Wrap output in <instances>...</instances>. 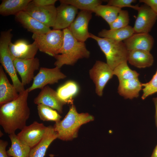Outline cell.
I'll return each mask as SVG.
<instances>
[{
    "instance_id": "1",
    "label": "cell",
    "mask_w": 157,
    "mask_h": 157,
    "mask_svg": "<svg viewBox=\"0 0 157 157\" xmlns=\"http://www.w3.org/2000/svg\"><path fill=\"white\" fill-rule=\"evenodd\" d=\"M29 93L27 89L15 99L0 106V124L6 133H15L26 126L30 114L27 102Z\"/></svg>"
},
{
    "instance_id": "2",
    "label": "cell",
    "mask_w": 157,
    "mask_h": 157,
    "mask_svg": "<svg viewBox=\"0 0 157 157\" xmlns=\"http://www.w3.org/2000/svg\"><path fill=\"white\" fill-rule=\"evenodd\" d=\"M64 41L59 53L54 57L56 67L60 69L64 65H74L80 59L88 58L90 52L84 42L78 41L72 35L68 28L63 30Z\"/></svg>"
},
{
    "instance_id": "3",
    "label": "cell",
    "mask_w": 157,
    "mask_h": 157,
    "mask_svg": "<svg viewBox=\"0 0 157 157\" xmlns=\"http://www.w3.org/2000/svg\"><path fill=\"white\" fill-rule=\"evenodd\" d=\"M94 119L93 116L88 113H78L75 106L72 105L65 118L56 122L53 127L58 138L69 140L76 137L81 125Z\"/></svg>"
},
{
    "instance_id": "4",
    "label": "cell",
    "mask_w": 157,
    "mask_h": 157,
    "mask_svg": "<svg viewBox=\"0 0 157 157\" xmlns=\"http://www.w3.org/2000/svg\"><path fill=\"white\" fill-rule=\"evenodd\" d=\"M90 38L97 42L104 54L106 63L113 70L121 63L127 61L129 51L123 42L102 38L90 33Z\"/></svg>"
},
{
    "instance_id": "5",
    "label": "cell",
    "mask_w": 157,
    "mask_h": 157,
    "mask_svg": "<svg viewBox=\"0 0 157 157\" xmlns=\"http://www.w3.org/2000/svg\"><path fill=\"white\" fill-rule=\"evenodd\" d=\"M11 29L1 32L0 36V61L2 66L10 78L19 93L25 90L24 86L19 79L14 64L15 58L10 51L9 45L13 37Z\"/></svg>"
},
{
    "instance_id": "6",
    "label": "cell",
    "mask_w": 157,
    "mask_h": 157,
    "mask_svg": "<svg viewBox=\"0 0 157 157\" xmlns=\"http://www.w3.org/2000/svg\"><path fill=\"white\" fill-rule=\"evenodd\" d=\"M64 37L63 30L54 29L44 34H33L32 36L40 51L54 57L59 53Z\"/></svg>"
},
{
    "instance_id": "7",
    "label": "cell",
    "mask_w": 157,
    "mask_h": 157,
    "mask_svg": "<svg viewBox=\"0 0 157 157\" xmlns=\"http://www.w3.org/2000/svg\"><path fill=\"white\" fill-rule=\"evenodd\" d=\"M89 74L95 85L96 93L99 96H102L104 88L114 75L113 70L106 63L97 60L90 70Z\"/></svg>"
},
{
    "instance_id": "8",
    "label": "cell",
    "mask_w": 157,
    "mask_h": 157,
    "mask_svg": "<svg viewBox=\"0 0 157 157\" xmlns=\"http://www.w3.org/2000/svg\"><path fill=\"white\" fill-rule=\"evenodd\" d=\"M66 77L57 67L53 68L41 67L34 76L32 85L27 89L29 92L35 89H41L48 84L58 83L60 80Z\"/></svg>"
},
{
    "instance_id": "9",
    "label": "cell",
    "mask_w": 157,
    "mask_h": 157,
    "mask_svg": "<svg viewBox=\"0 0 157 157\" xmlns=\"http://www.w3.org/2000/svg\"><path fill=\"white\" fill-rule=\"evenodd\" d=\"M47 128L43 124L35 121L25 126L17 135L22 142L31 148L42 140Z\"/></svg>"
},
{
    "instance_id": "10",
    "label": "cell",
    "mask_w": 157,
    "mask_h": 157,
    "mask_svg": "<svg viewBox=\"0 0 157 157\" xmlns=\"http://www.w3.org/2000/svg\"><path fill=\"white\" fill-rule=\"evenodd\" d=\"M24 11L47 27L53 26L57 13V8L54 5L39 6L32 1Z\"/></svg>"
},
{
    "instance_id": "11",
    "label": "cell",
    "mask_w": 157,
    "mask_h": 157,
    "mask_svg": "<svg viewBox=\"0 0 157 157\" xmlns=\"http://www.w3.org/2000/svg\"><path fill=\"white\" fill-rule=\"evenodd\" d=\"M133 27L135 33H149L157 19V15L147 5L139 7Z\"/></svg>"
},
{
    "instance_id": "12",
    "label": "cell",
    "mask_w": 157,
    "mask_h": 157,
    "mask_svg": "<svg viewBox=\"0 0 157 157\" xmlns=\"http://www.w3.org/2000/svg\"><path fill=\"white\" fill-rule=\"evenodd\" d=\"M92 13L90 11L81 10L68 28L73 36L78 41L85 42L90 38L88 26L92 18Z\"/></svg>"
},
{
    "instance_id": "13",
    "label": "cell",
    "mask_w": 157,
    "mask_h": 157,
    "mask_svg": "<svg viewBox=\"0 0 157 157\" xmlns=\"http://www.w3.org/2000/svg\"><path fill=\"white\" fill-rule=\"evenodd\" d=\"M13 62L23 85L29 84L33 79L35 71L39 69V59L37 58L28 59L15 58Z\"/></svg>"
},
{
    "instance_id": "14",
    "label": "cell",
    "mask_w": 157,
    "mask_h": 157,
    "mask_svg": "<svg viewBox=\"0 0 157 157\" xmlns=\"http://www.w3.org/2000/svg\"><path fill=\"white\" fill-rule=\"evenodd\" d=\"M57 8V13L53 29L68 28L73 22L78 9L71 5L60 3Z\"/></svg>"
},
{
    "instance_id": "15",
    "label": "cell",
    "mask_w": 157,
    "mask_h": 157,
    "mask_svg": "<svg viewBox=\"0 0 157 157\" xmlns=\"http://www.w3.org/2000/svg\"><path fill=\"white\" fill-rule=\"evenodd\" d=\"M10 51L15 58L28 59L35 58L38 50L35 41L29 44L24 40L20 39L9 45Z\"/></svg>"
},
{
    "instance_id": "16",
    "label": "cell",
    "mask_w": 157,
    "mask_h": 157,
    "mask_svg": "<svg viewBox=\"0 0 157 157\" xmlns=\"http://www.w3.org/2000/svg\"><path fill=\"white\" fill-rule=\"evenodd\" d=\"M129 51L142 50L150 52L153 47L154 39L149 33H134L124 40Z\"/></svg>"
},
{
    "instance_id": "17",
    "label": "cell",
    "mask_w": 157,
    "mask_h": 157,
    "mask_svg": "<svg viewBox=\"0 0 157 157\" xmlns=\"http://www.w3.org/2000/svg\"><path fill=\"white\" fill-rule=\"evenodd\" d=\"M34 103L36 104H43L55 109L59 113L63 112V104L59 99L56 91L47 85L41 90L34 99Z\"/></svg>"
},
{
    "instance_id": "18",
    "label": "cell",
    "mask_w": 157,
    "mask_h": 157,
    "mask_svg": "<svg viewBox=\"0 0 157 157\" xmlns=\"http://www.w3.org/2000/svg\"><path fill=\"white\" fill-rule=\"evenodd\" d=\"M16 19L28 31L33 34L47 33L51 30L43 24L33 18L25 11L15 15Z\"/></svg>"
},
{
    "instance_id": "19",
    "label": "cell",
    "mask_w": 157,
    "mask_h": 157,
    "mask_svg": "<svg viewBox=\"0 0 157 157\" xmlns=\"http://www.w3.org/2000/svg\"><path fill=\"white\" fill-rule=\"evenodd\" d=\"M19 93L16 89L10 83L4 71L3 67L0 66V105L16 99Z\"/></svg>"
},
{
    "instance_id": "20",
    "label": "cell",
    "mask_w": 157,
    "mask_h": 157,
    "mask_svg": "<svg viewBox=\"0 0 157 157\" xmlns=\"http://www.w3.org/2000/svg\"><path fill=\"white\" fill-rule=\"evenodd\" d=\"M142 84L138 78L119 81L118 93L125 99L137 98L142 87Z\"/></svg>"
},
{
    "instance_id": "21",
    "label": "cell",
    "mask_w": 157,
    "mask_h": 157,
    "mask_svg": "<svg viewBox=\"0 0 157 157\" xmlns=\"http://www.w3.org/2000/svg\"><path fill=\"white\" fill-rule=\"evenodd\" d=\"M57 138H58V134L53 127L51 126H47L42 140L37 144L31 148L29 157H44L49 146Z\"/></svg>"
},
{
    "instance_id": "22",
    "label": "cell",
    "mask_w": 157,
    "mask_h": 157,
    "mask_svg": "<svg viewBox=\"0 0 157 157\" xmlns=\"http://www.w3.org/2000/svg\"><path fill=\"white\" fill-rule=\"evenodd\" d=\"M138 68H145L151 66L154 58L150 52L142 50L129 51L127 61Z\"/></svg>"
},
{
    "instance_id": "23",
    "label": "cell",
    "mask_w": 157,
    "mask_h": 157,
    "mask_svg": "<svg viewBox=\"0 0 157 157\" xmlns=\"http://www.w3.org/2000/svg\"><path fill=\"white\" fill-rule=\"evenodd\" d=\"M79 90L78 84L70 80L59 87L56 91L59 99L65 104H73V98L78 94Z\"/></svg>"
},
{
    "instance_id": "24",
    "label": "cell",
    "mask_w": 157,
    "mask_h": 157,
    "mask_svg": "<svg viewBox=\"0 0 157 157\" xmlns=\"http://www.w3.org/2000/svg\"><path fill=\"white\" fill-rule=\"evenodd\" d=\"M31 0H3L0 5V14L3 16L15 15L24 11Z\"/></svg>"
},
{
    "instance_id": "25",
    "label": "cell",
    "mask_w": 157,
    "mask_h": 157,
    "mask_svg": "<svg viewBox=\"0 0 157 157\" xmlns=\"http://www.w3.org/2000/svg\"><path fill=\"white\" fill-rule=\"evenodd\" d=\"M134 33L133 27L129 25L126 27L119 29H103L98 33V36L117 41L123 42Z\"/></svg>"
},
{
    "instance_id": "26",
    "label": "cell",
    "mask_w": 157,
    "mask_h": 157,
    "mask_svg": "<svg viewBox=\"0 0 157 157\" xmlns=\"http://www.w3.org/2000/svg\"><path fill=\"white\" fill-rule=\"evenodd\" d=\"M11 144L7 151L8 155L13 157H29L31 148L22 142L15 133L9 135Z\"/></svg>"
},
{
    "instance_id": "27",
    "label": "cell",
    "mask_w": 157,
    "mask_h": 157,
    "mask_svg": "<svg viewBox=\"0 0 157 157\" xmlns=\"http://www.w3.org/2000/svg\"><path fill=\"white\" fill-rule=\"evenodd\" d=\"M121 10L113 6L101 4L96 6L93 12L102 17L109 25L115 20Z\"/></svg>"
},
{
    "instance_id": "28",
    "label": "cell",
    "mask_w": 157,
    "mask_h": 157,
    "mask_svg": "<svg viewBox=\"0 0 157 157\" xmlns=\"http://www.w3.org/2000/svg\"><path fill=\"white\" fill-rule=\"evenodd\" d=\"M127 62L121 63L113 70L114 75L117 77L119 81L138 78L140 75L136 71L129 67Z\"/></svg>"
},
{
    "instance_id": "29",
    "label": "cell",
    "mask_w": 157,
    "mask_h": 157,
    "mask_svg": "<svg viewBox=\"0 0 157 157\" xmlns=\"http://www.w3.org/2000/svg\"><path fill=\"white\" fill-rule=\"evenodd\" d=\"M60 3L72 5L81 10L93 11L95 8L101 4L102 1L100 0H60Z\"/></svg>"
},
{
    "instance_id": "30",
    "label": "cell",
    "mask_w": 157,
    "mask_h": 157,
    "mask_svg": "<svg viewBox=\"0 0 157 157\" xmlns=\"http://www.w3.org/2000/svg\"><path fill=\"white\" fill-rule=\"evenodd\" d=\"M37 109L40 119L43 121H53L56 122L60 120L61 117L56 110L47 106L38 105Z\"/></svg>"
},
{
    "instance_id": "31",
    "label": "cell",
    "mask_w": 157,
    "mask_h": 157,
    "mask_svg": "<svg viewBox=\"0 0 157 157\" xmlns=\"http://www.w3.org/2000/svg\"><path fill=\"white\" fill-rule=\"evenodd\" d=\"M129 15L127 10H121L115 20L109 25L110 29L123 28L129 25Z\"/></svg>"
},
{
    "instance_id": "32",
    "label": "cell",
    "mask_w": 157,
    "mask_h": 157,
    "mask_svg": "<svg viewBox=\"0 0 157 157\" xmlns=\"http://www.w3.org/2000/svg\"><path fill=\"white\" fill-rule=\"evenodd\" d=\"M142 85L144 87L142 89L143 94L141 97L142 100L157 92V70L150 81L147 83H142Z\"/></svg>"
},
{
    "instance_id": "33",
    "label": "cell",
    "mask_w": 157,
    "mask_h": 157,
    "mask_svg": "<svg viewBox=\"0 0 157 157\" xmlns=\"http://www.w3.org/2000/svg\"><path fill=\"white\" fill-rule=\"evenodd\" d=\"M136 1L135 0H109L107 1V5L121 9L123 7H129L137 10L139 7L138 5H132V3L135 2Z\"/></svg>"
},
{
    "instance_id": "34",
    "label": "cell",
    "mask_w": 157,
    "mask_h": 157,
    "mask_svg": "<svg viewBox=\"0 0 157 157\" xmlns=\"http://www.w3.org/2000/svg\"><path fill=\"white\" fill-rule=\"evenodd\" d=\"M56 0H34L32 1L36 5L41 6L54 5Z\"/></svg>"
},
{
    "instance_id": "35",
    "label": "cell",
    "mask_w": 157,
    "mask_h": 157,
    "mask_svg": "<svg viewBox=\"0 0 157 157\" xmlns=\"http://www.w3.org/2000/svg\"><path fill=\"white\" fill-rule=\"evenodd\" d=\"M139 1L147 5L157 15V0H140Z\"/></svg>"
},
{
    "instance_id": "36",
    "label": "cell",
    "mask_w": 157,
    "mask_h": 157,
    "mask_svg": "<svg viewBox=\"0 0 157 157\" xmlns=\"http://www.w3.org/2000/svg\"><path fill=\"white\" fill-rule=\"evenodd\" d=\"M8 144L7 141L0 140V157H10L8 154L6 148Z\"/></svg>"
},
{
    "instance_id": "37",
    "label": "cell",
    "mask_w": 157,
    "mask_h": 157,
    "mask_svg": "<svg viewBox=\"0 0 157 157\" xmlns=\"http://www.w3.org/2000/svg\"><path fill=\"white\" fill-rule=\"evenodd\" d=\"M153 101L154 103L155 108V119L156 126L157 128V97L154 98Z\"/></svg>"
},
{
    "instance_id": "38",
    "label": "cell",
    "mask_w": 157,
    "mask_h": 157,
    "mask_svg": "<svg viewBox=\"0 0 157 157\" xmlns=\"http://www.w3.org/2000/svg\"><path fill=\"white\" fill-rule=\"evenodd\" d=\"M151 157H157V144L154 148Z\"/></svg>"
}]
</instances>
